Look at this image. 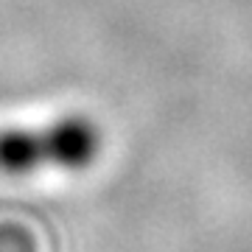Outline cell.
<instances>
[{
    "instance_id": "cell-1",
    "label": "cell",
    "mask_w": 252,
    "mask_h": 252,
    "mask_svg": "<svg viewBox=\"0 0 252 252\" xmlns=\"http://www.w3.org/2000/svg\"><path fill=\"white\" fill-rule=\"evenodd\" d=\"M101 152V129L79 112L54 118L45 126H11L0 132V171L11 177L59 168L84 171Z\"/></svg>"
}]
</instances>
